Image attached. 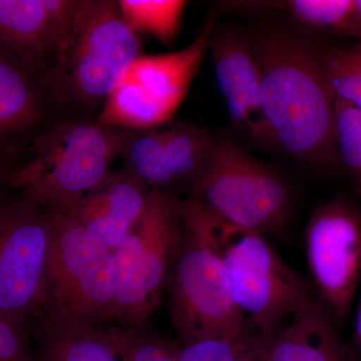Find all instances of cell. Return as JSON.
Here are the masks:
<instances>
[{
  "label": "cell",
  "mask_w": 361,
  "mask_h": 361,
  "mask_svg": "<svg viewBox=\"0 0 361 361\" xmlns=\"http://www.w3.org/2000/svg\"><path fill=\"white\" fill-rule=\"evenodd\" d=\"M132 130L101 123H61L40 135L33 156L9 184L49 212L70 213L111 172Z\"/></svg>",
  "instance_id": "cell-3"
},
{
  "label": "cell",
  "mask_w": 361,
  "mask_h": 361,
  "mask_svg": "<svg viewBox=\"0 0 361 361\" xmlns=\"http://www.w3.org/2000/svg\"><path fill=\"white\" fill-rule=\"evenodd\" d=\"M80 0H0V49L28 68L56 56Z\"/></svg>",
  "instance_id": "cell-14"
},
{
  "label": "cell",
  "mask_w": 361,
  "mask_h": 361,
  "mask_svg": "<svg viewBox=\"0 0 361 361\" xmlns=\"http://www.w3.org/2000/svg\"><path fill=\"white\" fill-rule=\"evenodd\" d=\"M353 341L356 348L361 353V295L358 301L357 308H356V315L355 320V329H353Z\"/></svg>",
  "instance_id": "cell-28"
},
{
  "label": "cell",
  "mask_w": 361,
  "mask_h": 361,
  "mask_svg": "<svg viewBox=\"0 0 361 361\" xmlns=\"http://www.w3.org/2000/svg\"><path fill=\"white\" fill-rule=\"evenodd\" d=\"M255 336L257 334L245 329L243 334L233 338H209L179 343L178 361H237Z\"/></svg>",
  "instance_id": "cell-24"
},
{
  "label": "cell",
  "mask_w": 361,
  "mask_h": 361,
  "mask_svg": "<svg viewBox=\"0 0 361 361\" xmlns=\"http://www.w3.org/2000/svg\"><path fill=\"white\" fill-rule=\"evenodd\" d=\"M116 351L128 361H178L180 344L165 337L145 332L144 329L108 326Z\"/></svg>",
  "instance_id": "cell-21"
},
{
  "label": "cell",
  "mask_w": 361,
  "mask_h": 361,
  "mask_svg": "<svg viewBox=\"0 0 361 361\" xmlns=\"http://www.w3.org/2000/svg\"><path fill=\"white\" fill-rule=\"evenodd\" d=\"M49 213L51 241L37 311L58 322L110 326L114 252L68 214Z\"/></svg>",
  "instance_id": "cell-4"
},
{
  "label": "cell",
  "mask_w": 361,
  "mask_h": 361,
  "mask_svg": "<svg viewBox=\"0 0 361 361\" xmlns=\"http://www.w3.org/2000/svg\"><path fill=\"white\" fill-rule=\"evenodd\" d=\"M28 330L35 361H121L108 326L58 322L37 311Z\"/></svg>",
  "instance_id": "cell-17"
},
{
  "label": "cell",
  "mask_w": 361,
  "mask_h": 361,
  "mask_svg": "<svg viewBox=\"0 0 361 361\" xmlns=\"http://www.w3.org/2000/svg\"><path fill=\"white\" fill-rule=\"evenodd\" d=\"M189 191L188 200L211 219L264 235L281 229L291 212L286 180L225 137L215 140L208 167Z\"/></svg>",
  "instance_id": "cell-5"
},
{
  "label": "cell",
  "mask_w": 361,
  "mask_h": 361,
  "mask_svg": "<svg viewBox=\"0 0 361 361\" xmlns=\"http://www.w3.org/2000/svg\"><path fill=\"white\" fill-rule=\"evenodd\" d=\"M16 171L9 161L0 159V185L9 182Z\"/></svg>",
  "instance_id": "cell-29"
},
{
  "label": "cell",
  "mask_w": 361,
  "mask_h": 361,
  "mask_svg": "<svg viewBox=\"0 0 361 361\" xmlns=\"http://www.w3.org/2000/svg\"><path fill=\"white\" fill-rule=\"evenodd\" d=\"M215 140L201 128L179 125L166 129L134 130L121 156L123 172L149 191L169 193L192 186L212 158Z\"/></svg>",
  "instance_id": "cell-12"
},
{
  "label": "cell",
  "mask_w": 361,
  "mask_h": 361,
  "mask_svg": "<svg viewBox=\"0 0 361 361\" xmlns=\"http://www.w3.org/2000/svg\"><path fill=\"white\" fill-rule=\"evenodd\" d=\"M251 44L267 144L311 167L334 165L336 99L325 77L324 51L282 28L258 30Z\"/></svg>",
  "instance_id": "cell-1"
},
{
  "label": "cell",
  "mask_w": 361,
  "mask_h": 361,
  "mask_svg": "<svg viewBox=\"0 0 361 361\" xmlns=\"http://www.w3.org/2000/svg\"><path fill=\"white\" fill-rule=\"evenodd\" d=\"M323 66L334 99L353 104L361 111V44L324 51Z\"/></svg>",
  "instance_id": "cell-20"
},
{
  "label": "cell",
  "mask_w": 361,
  "mask_h": 361,
  "mask_svg": "<svg viewBox=\"0 0 361 361\" xmlns=\"http://www.w3.org/2000/svg\"><path fill=\"white\" fill-rule=\"evenodd\" d=\"M212 221L230 292L244 326L259 336H271L310 300L307 287L264 234Z\"/></svg>",
  "instance_id": "cell-7"
},
{
  "label": "cell",
  "mask_w": 361,
  "mask_h": 361,
  "mask_svg": "<svg viewBox=\"0 0 361 361\" xmlns=\"http://www.w3.org/2000/svg\"><path fill=\"white\" fill-rule=\"evenodd\" d=\"M137 33L118 1L80 0L75 20L56 56L59 84L84 104L104 101L141 56Z\"/></svg>",
  "instance_id": "cell-8"
},
{
  "label": "cell",
  "mask_w": 361,
  "mask_h": 361,
  "mask_svg": "<svg viewBox=\"0 0 361 361\" xmlns=\"http://www.w3.org/2000/svg\"><path fill=\"white\" fill-rule=\"evenodd\" d=\"M188 2L182 0H120L126 23L137 35L146 33L171 44L179 35L183 13Z\"/></svg>",
  "instance_id": "cell-19"
},
{
  "label": "cell",
  "mask_w": 361,
  "mask_h": 361,
  "mask_svg": "<svg viewBox=\"0 0 361 361\" xmlns=\"http://www.w3.org/2000/svg\"><path fill=\"white\" fill-rule=\"evenodd\" d=\"M286 6L299 25L313 30L331 28L337 35L350 18L355 0H290Z\"/></svg>",
  "instance_id": "cell-23"
},
{
  "label": "cell",
  "mask_w": 361,
  "mask_h": 361,
  "mask_svg": "<svg viewBox=\"0 0 361 361\" xmlns=\"http://www.w3.org/2000/svg\"><path fill=\"white\" fill-rule=\"evenodd\" d=\"M209 51L232 123L252 139L267 144L261 113V73L250 37L241 28L224 26L214 30Z\"/></svg>",
  "instance_id": "cell-13"
},
{
  "label": "cell",
  "mask_w": 361,
  "mask_h": 361,
  "mask_svg": "<svg viewBox=\"0 0 361 361\" xmlns=\"http://www.w3.org/2000/svg\"><path fill=\"white\" fill-rule=\"evenodd\" d=\"M149 190L127 173L111 172L68 214L111 251H116L141 219Z\"/></svg>",
  "instance_id": "cell-15"
},
{
  "label": "cell",
  "mask_w": 361,
  "mask_h": 361,
  "mask_svg": "<svg viewBox=\"0 0 361 361\" xmlns=\"http://www.w3.org/2000/svg\"><path fill=\"white\" fill-rule=\"evenodd\" d=\"M341 37H355L358 44H361V0H355L353 13L348 23L341 32L337 33Z\"/></svg>",
  "instance_id": "cell-27"
},
{
  "label": "cell",
  "mask_w": 361,
  "mask_h": 361,
  "mask_svg": "<svg viewBox=\"0 0 361 361\" xmlns=\"http://www.w3.org/2000/svg\"><path fill=\"white\" fill-rule=\"evenodd\" d=\"M334 133L339 160L353 175L361 193V111L353 104L336 99Z\"/></svg>",
  "instance_id": "cell-22"
},
{
  "label": "cell",
  "mask_w": 361,
  "mask_h": 361,
  "mask_svg": "<svg viewBox=\"0 0 361 361\" xmlns=\"http://www.w3.org/2000/svg\"><path fill=\"white\" fill-rule=\"evenodd\" d=\"M266 361H350L327 310L311 297L271 336Z\"/></svg>",
  "instance_id": "cell-16"
},
{
  "label": "cell",
  "mask_w": 361,
  "mask_h": 361,
  "mask_svg": "<svg viewBox=\"0 0 361 361\" xmlns=\"http://www.w3.org/2000/svg\"><path fill=\"white\" fill-rule=\"evenodd\" d=\"M215 23L211 16L200 35L185 49L137 56L104 99L97 123L129 130L157 129L168 123L200 70Z\"/></svg>",
  "instance_id": "cell-9"
},
{
  "label": "cell",
  "mask_w": 361,
  "mask_h": 361,
  "mask_svg": "<svg viewBox=\"0 0 361 361\" xmlns=\"http://www.w3.org/2000/svg\"><path fill=\"white\" fill-rule=\"evenodd\" d=\"M0 361H35L28 327L0 313Z\"/></svg>",
  "instance_id": "cell-25"
},
{
  "label": "cell",
  "mask_w": 361,
  "mask_h": 361,
  "mask_svg": "<svg viewBox=\"0 0 361 361\" xmlns=\"http://www.w3.org/2000/svg\"><path fill=\"white\" fill-rule=\"evenodd\" d=\"M308 266L334 322L348 317L361 278V211L336 197L311 215L305 230Z\"/></svg>",
  "instance_id": "cell-11"
},
{
  "label": "cell",
  "mask_w": 361,
  "mask_h": 361,
  "mask_svg": "<svg viewBox=\"0 0 361 361\" xmlns=\"http://www.w3.org/2000/svg\"><path fill=\"white\" fill-rule=\"evenodd\" d=\"M182 232L180 202L166 192H149L141 219L114 251V326L142 329L154 314L167 287Z\"/></svg>",
  "instance_id": "cell-6"
},
{
  "label": "cell",
  "mask_w": 361,
  "mask_h": 361,
  "mask_svg": "<svg viewBox=\"0 0 361 361\" xmlns=\"http://www.w3.org/2000/svg\"><path fill=\"white\" fill-rule=\"evenodd\" d=\"M44 111L30 68L0 49V141L32 129Z\"/></svg>",
  "instance_id": "cell-18"
},
{
  "label": "cell",
  "mask_w": 361,
  "mask_h": 361,
  "mask_svg": "<svg viewBox=\"0 0 361 361\" xmlns=\"http://www.w3.org/2000/svg\"><path fill=\"white\" fill-rule=\"evenodd\" d=\"M180 207L182 237L166 287L179 343L239 336L243 316L233 301L213 221L188 199Z\"/></svg>",
  "instance_id": "cell-2"
},
{
  "label": "cell",
  "mask_w": 361,
  "mask_h": 361,
  "mask_svg": "<svg viewBox=\"0 0 361 361\" xmlns=\"http://www.w3.org/2000/svg\"><path fill=\"white\" fill-rule=\"evenodd\" d=\"M49 213L23 195L0 205V313L28 327L39 308Z\"/></svg>",
  "instance_id": "cell-10"
},
{
  "label": "cell",
  "mask_w": 361,
  "mask_h": 361,
  "mask_svg": "<svg viewBox=\"0 0 361 361\" xmlns=\"http://www.w3.org/2000/svg\"><path fill=\"white\" fill-rule=\"evenodd\" d=\"M268 336H255L237 361H266Z\"/></svg>",
  "instance_id": "cell-26"
}]
</instances>
